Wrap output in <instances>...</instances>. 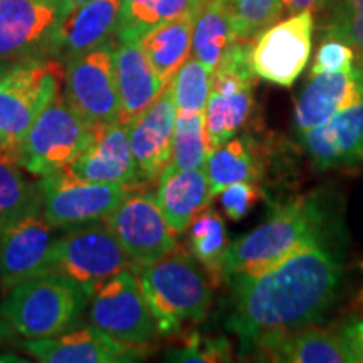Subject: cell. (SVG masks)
I'll use <instances>...</instances> for the list:
<instances>
[{
    "mask_svg": "<svg viewBox=\"0 0 363 363\" xmlns=\"http://www.w3.org/2000/svg\"><path fill=\"white\" fill-rule=\"evenodd\" d=\"M342 274L337 256L316 242L259 274L225 279L230 284L227 326L240 352L256 353L271 340L318 323L337 298Z\"/></svg>",
    "mask_w": 363,
    "mask_h": 363,
    "instance_id": "1",
    "label": "cell"
},
{
    "mask_svg": "<svg viewBox=\"0 0 363 363\" xmlns=\"http://www.w3.org/2000/svg\"><path fill=\"white\" fill-rule=\"evenodd\" d=\"M323 208L315 197H299L272 212L264 224L227 246L222 278L254 276L269 269L299 249L321 242Z\"/></svg>",
    "mask_w": 363,
    "mask_h": 363,
    "instance_id": "2",
    "label": "cell"
},
{
    "mask_svg": "<svg viewBox=\"0 0 363 363\" xmlns=\"http://www.w3.org/2000/svg\"><path fill=\"white\" fill-rule=\"evenodd\" d=\"M158 333L172 337L187 323L206 320L212 288L192 254L174 251L148 266L133 267Z\"/></svg>",
    "mask_w": 363,
    "mask_h": 363,
    "instance_id": "3",
    "label": "cell"
},
{
    "mask_svg": "<svg viewBox=\"0 0 363 363\" xmlns=\"http://www.w3.org/2000/svg\"><path fill=\"white\" fill-rule=\"evenodd\" d=\"M89 298L61 274L35 276L7 289L0 318L13 333L27 340L54 337L69 330L84 311Z\"/></svg>",
    "mask_w": 363,
    "mask_h": 363,
    "instance_id": "4",
    "label": "cell"
},
{
    "mask_svg": "<svg viewBox=\"0 0 363 363\" xmlns=\"http://www.w3.org/2000/svg\"><path fill=\"white\" fill-rule=\"evenodd\" d=\"M65 72V62L59 59H27L16 62L0 81V155L19 163L27 131L62 91Z\"/></svg>",
    "mask_w": 363,
    "mask_h": 363,
    "instance_id": "5",
    "label": "cell"
},
{
    "mask_svg": "<svg viewBox=\"0 0 363 363\" xmlns=\"http://www.w3.org/2000/svg\"><path fill=\"white\" fill-rule=\"evenodd\" d=\"M125 269H133V262L106 220L66 229L54 239L49 272L71 279L88 298Z\"/></svg>",
    "mask_w": 363,
    "mask_h": 363,
    "instance_id": "6",
    "label": "cell"
},
{
    "mask_svg": "<svg viewBox=\"0 0 363 363\" xmlns=\"http://www.w3.org/2000/svg\"><path fill=\"white\" fill-rule=\"evenodd\" d=\"M89 140L91 128L59 91L27 131L19 163L30 175L44 177L69 167Z\"/></svg>",
    "mask_w": 363,
    "mask_h": 363,
    "instance_id": "7",
    "label": "cell"
},
{
    "mask_svg": "<svg viewBox=\"0 0 363 363\" xmlns=\"http://www.w3.org/2000/svg\"><path fill=\"white\" fill-rule=\"evenodd\" d=\"M43 216L52 229H72L104 220L136 185L101 184L72 177L66 169L44 175Z\"/></svg>",
    "mask_w": 363,
    "mask_h": 363,
    "instance_id": "8",
    "label": "cell"
},
{
    "mask_svg": "<svg viewBox=\"0 0 363 363\" xmlns=\"http://www.w3.org/2000/svg\"><path fill=\"white\" fill-rule=\"evenodd\" d=\"M62 94L89 128L121 123L113 40L66 62Z\"/></svg>",
    "mask_w": 363,
    "mask_h": 363,
    "instance_id": "9",
    "label": "cell"
},
{
    "mask_svg": "<svg viewBox=\"0 0 363 363\" xmlns=\"http://www.w3.org/2000/svg\"><path fill=\"white\" fill-rule=\"evenodd\" d=\"M104 220L133 267L153 264L177 251L175 233L162 214L155 195L138 190V185Z\"/></svg>",
    "mask_w": 363,
    "mask_h": 363,
    "instance_id": "10",
    "label": "cell"
},
{
    "mask_svg": "<svg viewBox=\"0 0 363 363\" xmlns=\"http://www.w3.org/2000/svg\"><path fill=\"white\" fill-rule=\"evenodd\" d=\"M89 323L120 342L145 347L157 337L155 318L147 305L133 269L108 279L89 298Z\"/></svg>",
    "mask_w": 363,
    "mask_h": 363,
    "instance_id": "11",
    "label": "cell"
},
{
    "mask_svg": "<svg viewBox=\"0 0 363 363\" xmlns=\"http://www.w3.org/2000/svg\"><path fill=\"white\" fill-rule=\"evenodd\" d=\"M315 13L298 12L274 22L254 40L251 62L256 76L289 88L308 66L313 49Z\"/></svg>",
    "mask_w": 363,
    "mask_h": 363,
    "instance_id": "12",
    "label": "cell"
},
{
    "mask_svg": "<svg viewBox=\"0 0 363 363\" xmlns=\"http://www.w3.org/2000/svg\"><path fill=\"white\" fill-rule=\"evenodd\" d=\"M67 13L65 0H0V59L49 57V44Z\"/></svg>",
    "mask_w": 363,
    "mask_h": 363,
    "instance_id": "13",
    "label": "cell"
},
{
    "mask_svg": "<svg viewBox=\"0 0 363 363\" xmlns=\"http://www.w3.org/2000/svg\"><path fill=\"white\" fill-rule=\"evenodd\" d=\"M52 227L43 212L24 216L0 229V284L6 289L49 274L54 246Z\"/></svg>",
    "mask_w": 363,
    "mask_h": 363,
    "instance_id": "14",
    "label": "cell"
},
{
    "mask_svg": "<svg viewBox=\"0 0 363 363\" xmlns=\"http://www.w3.org/2000/svg\"><path fill=\"white\" fill-rule=\"evenodd\" d=\"M24 348L43 363H120L147 355L143 347L120 342L93 323L69 328L54 337L27 340Z\"/></svg>",
    "mask_w": 363,
    "mask_h": 363,
    "instance_id": "15",
    "label": "cell"
},
{
    "mask_svg": "<svg viewBox=\"0 0 363 363\" xmlns=\"http://www.w3.org/2000/svg\"><path fill=\"white\" fill-rule=\"evenodd\" d=\"M177 115L179 110L169 84L142 115L128 123L130 147L142 185L158 180L170 163Z\"/></svg>",
    "mask_w": 363,
    "mask_h": 363,
    "instance_id": "16",
    "label": "cell"
},
{
    "mask_svg": "<svg viewBox=\"0 0 363 363\" xmlns=\"http://www.w3.org/2000/svg\"><path fill=\"white\" fill-rule=\"evenodd\" d=\"M72 177L101 184L142 185L131 153L128 125L110 123L91 128V140L79 157L66 167Z\"/></svg>",
    "mask_w": 363,
    "mask_h": 363,
    "instance_id": "17",
    "label": "cell"
},
{
    "mask_svg": "<svg viewBox=\"0 0 363 363\" xmlns=\"http://www.w3.org/2000/svg\"><path fill=\"white\" fill-rule=\"evenodd\" d=\"M121 0H91L62 17L49 44V57L67 62L111 43L120 22Z\"/></svg>",
    "mask_w": 363,
    "mask_h": 363,
    "instance_id": "18",
    "label": "cell"
},
{
    "mask_svg": "<svg viewBox=\"0 0 363 363\" xmlns=\"http://www.w3.org/2000/svg\"><path fill=\"white\" fill-rule=\"evenodd\" d=\"M363 101V62L350 71L311 74L294 104V126L306 133L345 108Z\"/></svg>",
    "mask_w": 363,
    "mask_h": 363,
    "instance_id": "19",
    "label": "cell"
},
{
    "mask_svg": "<svg viewBox=\"0 0 363 363\" xmlns=\"http://www.w3.org/2000/svg\"><path fill=\"white\" fill-rule=\"evenodd\" d=\"M301 138L318 169L363 163V101L345 108L325 123L303 133Z\"/></svg>",
    "mask_w": 363,
    "mask_h": 363,
    "instance_id": "20",
    "label": "cell"
},
{
    "mask_svg": "<svg viewBox=\"0 0 363 363\" xmlns=\"http://www.w3.org/2000/svg\"><path fill=\"white\" fill-rule=\"evenodd\" d=\"M115 78L121 101V123L142 115L170 83L150 66L138 40H113Z\"/></svg>",
    "mask_w": 363,
    "mask_h": 363,
    "instance_id": "21",
    "label": "cell"
},
{
    "mask_svg": "<svg viewBox=\"0 0 363 363\" xmlns=\"http://www.w3.org/2000/svg\"><path fill=\"white\" fill-rule=\"evenodd\" d=\"M153 195L175 234L189 229L195 216L206 211L208 202L212 201L206 170H179L170 165H167L158 177V185Z\"/></svg>",
    "mask_w": 363,
    "mask_h": 363,
    "instance_id": "22",
    "label": "cell"
},
{
    "mask_svg": "<svg viewBox=\"0 0 363 363\" xmlns=\"http://www.w3.org/2000/svg\"><path fill=\"white\" fill-rule=\"evenodd\" d=\"M254 355L283 363H353L342 335L311 326L271 340Z\"/></svg>",
    "mask_w": 363,
    "mask_h": 363,
    "instance_id": "23",
    "label": "cell"
},
{
    "mask_svg": "<svg viewBox=\"0 0 363 363\" xmlns=\"http://www.w3.org/2000/svg\"><path fill=\"white\" fill-rule=\"evenodd\" d=\"M201 11H190L177 19L163 22L138 40L150 66L167 83H170L175 72L190 57L195 19Z\"/></svg>",
    "mask_w": 363,
    "mask_h": 363,
    "instance_id": "24",
    "label": "cell"
},
{
    "mask_svg": "<svg viewBox=\"0 0 363 363\" xmlns=\"http://www.w3.org/2000/svg\"><path fill=\"white\" fill-rule=\"evenodd\" d=\"M208 194L214 199L222 190L238 182L257 184L261 175V167L257 163L252 143L242 136L230 138L220 147L208 153L206 165Z\"/></svg>",
    "mask_w": 363,
    "mask_h": 363,
    "instance_id": "25",
    "label": "cell"
},
{
    "mask_svg": "<svg viewBox=\"0 0 363 363\" xmlns=\"http://www.w3.org/2000/svg\"><path fill=\"white\" fill-rule=\"evenodd\" d=\"M235 40L227 0H207L194 26L192 56L208 71L216 69L222 54Z\"/></svg>",
    "mask_w": 363,
    "mask_h": 363,
    "instance_id": "26",
    "label": "cell"
},
{
    "mask_svg": "<svg viewBox=\"0 0 363 363\" xmlns=\"http://www.w3.org/2000/svg\"><path fill=\"white\" fill-rule=\"evenodd\" d=\"M207 0H121L115 40H140L163 22L202 9Z\"/></svg>",
    "mask_w": 363,
    "mask_h": 363,
    "instance_id": "27",
    "label": "cell"
},
{
    "mask_svg": "<svg viewBox=\"0 0 363 363\" xmlns=\"http://www.w3.org/2000/svg\"><path fill=\"white\" fill-rule=\"evenodd\" d=\"M22 167L0 155V229L21 217L43 212V190L38 182L27 180Z\"/></svg>",
    "mask_w": 363,
    "mask_h": 363,
    "instance_id": "28",
    "label": "cell"
},
{
    "mask_svg": "<svg viewBox=\"0 0 363 363\" xmlns=\"http://www.w3.org/2000/svg\"><path fill=\"white\" fill-rule=\"evenodd\" d=\"M252 110V89H244L234 94H208L206 131L211 152L234 138L235 133L247 123Z\"/></svg>",
    "mask_w": 363,
    "mask_h": 363,
    "instance_id": "29",
    "label": "cell"
},
{
    "mask_svg": "<svg viewBox=\"0 0 363 363\" xmlns=\"http://www.w3.org/2000/svg\"><path fill=\"white\" fill-rule=\"evenodd\" d=\"M190 251L203 266L212 283L222 279V261H224L229 239L225 222L216 211H202L195 216L189 225Z\"/></svg>",
    "mask_w": 363,
    "mask_h": 363,
    "instance_id": "30",
    "label": "cell"
},
{
    "mask_svg": "<svg viewBox=\"0 0 363 363\" xmlns=\"http://www.w3.org/2000/svg\"><path fill=\"white\" fill-rule=\"evenodd\" d=\"M208 153L211 148L206 131V111L179 113L169 165L179 170L203 169Z\"/></svg>",
    "mask_w": 363,
    "mask_h": 363,
    "instance_id": "31",
    "label": "cell"
},
{
    "mask_svg": "<svg viewBox=\"0 0 363 363\" xmlns=\"http://www.w3.org/2000/svg\"><path fill=\"white\" fill-rule=\"evenodd\" d=\"M170 89L179 113L206 111L211 94V71L190 56L172 78Z\"/></svg>",
    "mask_w": 363,
    "mask_h": 363,
    "instance_id": "32",
    "label": "cell"
},
{
    "mask_svg": "<svg viewBox=\"0 0 363 363\" xmlns=\"http://www.w3.org/2000/svg\"><path fill=\"white\" fill-rule=\"evenodd\" d=\"M233 16L234 35L239 39H256L281 17V0H227Z\"/></svg>",
    "mask_w": 363,
    "mask_h": 363,
    "instance_id": "33",
    "label": "cell"
},
{
    "mask_svg": "<svg viewBox=\"0 0 363 363\" xmlns=\"http://www.w3.org/2000/svg\"><path fill=\"white\" fill-rule=\"evenodd\" d=\"M326 35L352 45L357 61L363 62V0H337Z\"/></svg>",
    "mask_w": 363,
    "mask_h": 363,
    "instance_id": "34",
    "label": "cell"
},
{
    "mask_svg": "<svg viewBox=\"0 0 363 363\" xmlns=\"http://www.w3.org/2000/svg\"><path fill=\"white\" fill-rule=\"evenodd\" d=\"M175 362H225L229 360V343L225 340L203 338L199 335L185 338L180 348L167 353Z\"/></svg>",
    "mask_w": 363,
    "mask_h": 363,
    "instance_id": "35",
    "label": "cell"
},
{
    "mask_svg": "<svg viewBox=\"0 0 363 363\" xmlns=\"http://www.w3.org/2000/svg\"><path fill=\"white\" fill-rule=\"evenodd\" d=\"M357 65V56L352 45L343 43L342 39L330 38L321 43L318 49L315 62H313L311 74H321V72H343L350 71Z\"/></svg>",
    "mask_w": 363,
    "mask_h": 363,
    "instance_id": "36",
    "label": "cell"
},
{
    "mask_svg": "<svg viewBox=\"0 0 363 363\" xmlns=\"http://www.w3.org/2000/svg\"><path fill=\"white\" fill-rule=\"evenodd\" d=\"M219 195L225 216L234 222L242 220L259 199L256 184H251V182H238V184L229 185Z\"/></svg>",
    "mask_w": 363,
    "mask_h": 363,
    "instance_id": "37",
    "label": "cell"
},
{
    "mask_svg": "<svg viewBox=\"0 0 363 363\" xmlns=\"http://www.w3.org/2000/svg\"><path fill=\"white\" fill-rule=\"evenodd\" d=\"M340 335L345 340L353 363H363V316L352 320Z\"/></svg>",
    "mask_w": 363,
    "mask_h": 363,
    "instance_id": "38",
    "label": "cell"
},
{
    "mask_svg": "<svg viewBox=\"0 0 363 363\" xmlns=\"http://www.w3.org/2000/svg\"><path fill=\"white\" fill-rule=\"evenodd\" d=\"M331 0H281V6L286 12L291 16V13H298V12H318L321 9L328 6Z\"/></svg>",
    "mask_w": 363,
    "mask_h": 363,
    "instance_id": "39",
    "label": "cell"
},
{
    "mask_svg": "<svg viewBox=\"0 0 363 363\" xmlns=\"http://www.w3.org/2000/svg\"><path fill=\"white\" fill-rule=\"evenodd\" d=\"M16 61H9V59H0V81L6 78V74L12 69Z\"/></svg>",
    "mask_w": 363,
    "mask_h": 363,
    "instance_id": "40",
    "label": "cell"
},
{
    "mask_svg": "<svg viewBox=\"0 0 363 363\" xmlns=\"http://www.w3.org/2000/svg\"><path fill=\"white\" fill-rule=\"evenodd\" d=\"M11 333H12L11 326H9L6 321H4L2 318H0V340L9 338V337H11Z\"/></svg>",
    "mask_w": 363,
    "mask_h": 363,
    "instance_id": "41",
    "label": "cell"
},
{
    "mask_svg": "<svg viewBox=\"0 0 363 363\" xmlns=\"http://www.w3.org/2000/svg\"><path fill=\"white\" fill-rule=\"evenodd\" d=\"M65 2H66L67 12H69V11H72V9L83 6V4H86V2H91V0H65Z\"/></svg>",
    "mask_w": 363,
    "mask_h": 363,
    "instance_id": "42",
    "label": "cell"
}]
</instances>
